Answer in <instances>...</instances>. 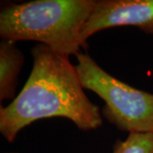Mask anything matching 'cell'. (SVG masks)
I'll return each mask as SVG.
<instances>
[{
	"label": "cell",
	"instance_id": "obj_1",
	"mask_svg": "<svg viewBox=\"0 0 153 153\" xmlns=\"http://www.w3.org/2000/svg\"><path fill=\"white\" fill-rule=\"evenodd\" d=\"M33 68L16 99L0 107V133L12 143L24 128L51 117H64L82 131L103 124L98 105L84 92L73 66L66 57L42 44L31 49Z\"/></svg>",
	"mask_w": 153,
	"mask_h": 153
},
{
	"label": "cell",
	"instance_id": "obj_2",
	"mask_svg": "<svg viewBox=\"0 0 153 153\" xmlns=\"http://www.w3.org/2000/svg\"><path fill=\"white\" fill-rule=\"evenodd\" d=\"M96 0H34L0 11V37L14 42L36 41L69 57L84 49L81 30Z\"/></svg>",
	"mask_w": 153,
	"mask_h": 153
},
{
	"label": "cell",
	"instance_id": "obj_3",
	"mask_svg": "<svg viewBox=\"0 0 153 153\" xmlns=\"http://www.w3.org/2000/svg\"><path fill=\"white\" fill-rule=\"evenodd\" d=\"M76 57L82 87L104 100L101 115L108 123L121 131L153 134V94L110 75L87 53L81 52Z\"/></svg>",
	"mask_w": 153,
	"mask_h": 153
},
{
	"label": "cell",
	"instance_id": "obj_4",
	"mask_svg": "<svg viewBox=\"0 0 153 153\" xmlns=\"http://www.w3.org/2000/svg\"><path fill=\"white\" fill-rule=\"evenodd\" d=\"M135 27L153 35V0H96L95 5L81 30L84 49L94 34L116 27Z\"/></svg>",
	"mask_w": 153,
	"mask_h": 153
},
{
	"label": "cell",
	"instance_id": "obj_5",
	"mask_svg": "<svg viewBox=\"0 0 153 153\" xmlns=\"http://www.w3.org/2000/svg\"><path fill=\"white\" fill-rule=\"evenodd\" d=\"M25 62V56L16 43L8 39L0 42V101L16 97L18 77Z\"/></svg>",
	"mask_w": 153,
	"mask_h": 153
},
{
	"label": "cell",
	"instance_id": "obj_6",
	"mask_svg": "<svg viewBox=\"0 0 153 153\" xmlns=\"http://www.w3.org/2000/svg\"><path fill=\"white\" fill-rule=\"evenodd\" d=\"M111 153H153V134L128 133L125 140H116Z\"/></svg>",
	"mask_w": 153,
	"mask_h": 153
},
{
	"label": "cell",
	"instance_id": "obj_7",
	"mask_svg": "<svg viewBox=\"0 0 153 153\" xmlns=\"http://www.w3.org/2000/svg\"><path fill=\"white\" fill-rule=\"evenodd\" d=\"M4 153H19V152H4Z\"/></svg>",
	"mask_w": 153,
	"mask_h": 153
}]
</instances>
